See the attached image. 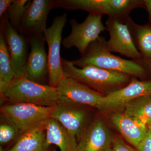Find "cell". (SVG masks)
I'll use <instances>...</instances> for the list:
<instances>
[{
    "label": "cell",
    "mask_w": 151,
    "mask_h": 151,
    "mask_svg": "<svg viewBox=\"0 0 151 151\" xmlns=\"http://www.w3.org/2000/svg\"><path fill=\"white\" fill-rule=\"evenodd\" d=\"M107 40L100 36L89 45L81 57L71 61L82 68L93 65L106 70L118 71L142 80L151 79V71L143 60H127L112 54L108 50Z\"/></svg>",
    "instance_id": "cell-1"
},
{
    "label": "cell",
    "mask_w": 151,
    "mask_h": 151,
    "mask_svg": "<svg viewBox=\"0 0 151 151\" xmlns=\"http://www.w3.org/2000/svg\"><path fill=\"white\" fill-rule=\"evenodd\" d=\"M0 96L2 105L29 103L48 107L54 106L59 100L55 87L37 83L25 76L0 85Z\"/></svg>",
    "instance_id": "cell-2"
},
{
    "label": "cell",
    "mask_w": 151,
    "mask_h": 151,
    "mask_svg": "<svg viewBox=\"0 0 151 151\" xmlns=\"http://www.w3.org/2000/svg\"><path fill=\"white\" fill-rule=\"evenodd\" d=\"M61 63L65 77L73 78L104 95L124 88L133 78L125 73L93 65L79 68L63 58Z\"/></svg>",
    "instance_id": "cell-3"
},
{
    "label": "cell",
    "mask_w": 151,
    "mask_h": 151,
    "mask_svg": "<svg viewBox=\"0 0 151 151\" xmlns=\"http://www.w3.org/2000/svg\"><path fill=\"white\" fill-rule=\"evenodd\" d=\"M81 10L89 13L106 15L108 18L126 24L135 9H145L143 0H57L52 9Z\"/></svg>",
    "instance_id": "cell-4"
},
{
    "label": "cell",
    "mask_w": 151,
    "mask_h": 151,
    "mask_svg": "<svg viewBox=\"0 0 151 151\" xmlns=\"http://www.w3.org/2000/svg\"><path fill=\"white\" fill-rule=\"evenodd\" d=\"M54 106H40L29 103L2 105L1 115L15 124L21 134L27 130L46 123L52 118Z\"/></svg>",
    "instance_id": "cell-5"
},
{
    "label": "cell",
    "mask_w": 151,
    "mask_h": 151,
    "mask_svg": "<svg viewBox=\"0 0 151 151\" xmlns=\"http://www.w3.org/2000/svg\"><path fill=\"white\" fill-rule=\"evenodd\" d=\"M67 14L64 13L53 19L50 27L44 34L45 42L48 47V85L56 87L65 78L62 66L60 50L63 30L67 22Z\"/></svg>",
    "instance_id": "cell-6"
},
{
    "label": "cell",
    "mask_w": 151,
    "mask_h": 151,
    "mask_svg": "<svg viewBox=\"0 0 151 151\" xmlns=\"http://www.w3.org/2000/svg\"><path fill=\"white\" fill-rule=\"evenodd\" d=\"M102 15L89 13L83 22L78 23L75 19L70 21L71 32L63 40L65 48L76 47L81 55L83 54L90 43L97 39L106 27L102 21Z\"/></svg>",
    "instance_id": "cell-7"
},
{
    "label": "cell",
    "mask_w": 151,
    "mask_h": 151,
    "mask_svg": "<svg viewBox=\"0 0 151 151\" xmlns=\"http://www.w3.org/2000/svg\"><path fill=\"white\" fill-rule=\"evenodd\" d=\"M88 107L89 106L59 100L54 105L52 118L58 121L75 137L78 142L89 125L88 124L89 118Z\"/></svg>",
    "instance_id": "cell-8"
},
{
    "label": "cell",
    "mask_w": 151,
    "mask_h": 151,
    "mask_svg": "<svg viewBox=\"0 0 151 151\" xmlns=\"http://www.w3.org/2000/svg\"><path fill=\"white\" fill-rule=\"evenodd\" d=\"M1 32L6 41L15 78L25 76V68L29 54V42L11 26L5 15L1 18Z\"/></svg>",
    "instance_id": "cell-9"
},
{
    "label": "cell",
    "mask_w": 151,
    "mask_h": 151,
    "mask_svg": "<svg viewBox=\"0 0 151 151\" xmlns=\"http://www.w3.org/2000/svg\"><path fill=\"white\" fill-rule=\"evenodd\" d=\"M52 4L50 0L29 1L22 18L19 33L27 39L33 35H44Z\"/></svg>",
    "instance_id": "cell-10"
},
{
    "label": "cell",
    "mask_w": 151,
    "mask_h": 151,
    "mask_svg": "<svg viewBox=\"0 0 151 151\" xmlns=\"http://www.w3.org/2000/svg\"><path fill=\"white\" fill-rule=\"evenodd\" d=\"M143 96H151V79L132 78L124 88L105 95L97 109L101 112L120 109L131 100Z\"/></svg>",
    "instance_id": "cell-11"
},
{
    "label": "cell",
    "mask_w": 151,
    "mask_h": 151,
    "mask_svg": "<svg viewBox=\"0 0 151 151\" xmlns=\"http://www.w3.org/2000/svg\"><path fill=\"white\" fill-rule=\"evenodd\" d=\"M106 30L110 38L106 42L108 50L119 53L133 60H143L142 55L136 48L127 25L108 18L105 22Z\"/></svg>",
    "instance_id": "cell-12"
},
{
    "label": "cell",
    "mask_w": 151,
    "mask_h": 151,
    "mask_svg": "<svg viewBox=\"0 0 151 151\" xmlns=\"http://www.w3.org/2000/svg\"><path fill=\"white\" fill-rule=\"evenodd\" d=\"M59 100L98 109L105 95L73 78L65 77L55 87Z\"/></svg>",
    "instance_id": "cell-13"
},
{
    "label": "cell",
    "mask_w": 151,
    "mask_h": 151,
    "mask_svg": "<svg viewBox=\"0 0 151 151\" xmlns=\"http://www.w3.org/2000/svg\"><path fill=\"white\" fill-rule=\"evenodd\" d=\"M27 40L30 51L25 68V76L35 82L43 84L47 76H48V57L45 47L44 35L32 36Z\"/></svg>",
    "instance_id": "cell-14"
},
{
    "label": "cell",
    "mask_w": 151,
    "mask_h": 151,
    "mask_svg": "<svg viewBox=\"0 0 151 151\" xmlns=\"http://www.w3.org/2000/svg\"><path fill=\"white\" fill-rule=\"evenodd\" d=\"M113 136L100 118L89 124L77 142V151H102L112 146Z\"/></svg>",
    "instance_id": "cell-15"
},
{
    "label": "cell",
    "mask_w": 151,
    "mask_h": 151,
    "mask_svg": "<svg viewBox=\"0 0 151 151\" xmlns=\"http://www.w3.org/2000/svg\"><path fill=\"white\" fill-rule=\"evenodd\" d=\"M111 122L124 139L137 148L148 131L147 126L124 112H117L111 115Z\"/></svg>",
    "instance_id": "cell-16"
},
{
    "label": "cell",
    "mask_w": 151,
    "mask_h": 151,
    "mask_svg": "<svg viewBox=\"0 0 151 151\" xmlns=\"http://www.w3.org/2000/svg\"><path fill=\"white\" fill-rule=\"evenodd\" d=\"M47 122L22 133L13 146L6 151H48L50 146L46 141Z\"/></svg>",
    "instance_id": "cell-17"
},
{
    "label": "cell",
    "mask_w": 151,
    "mask_h": 151,
    "mask_svg": "<svg viewBox=\"0 0 151 151\" xmlns=\"http://www.w3.org/2000/svg\"><path fill=\"white\" fill-rule=\"evenodd\" d=\"M126 24L130 30L136 48L151 71V24H138L131 17Z\"/></svg>",
    "instance_id": "cell-18"
},
{
    "label": "cell",
    "mask_w": 151,
    "mask_h": 151,
    "mask_svg": "<svg viewBox=\"0 0 151 151\" xmlns=\"http://www.w3.org/2000/svg\"><path fill=\"white\" fill-rule=\"evenodd\" d=\"M46 141L49 145H55L60 151H77L75 137L53 118L46 123Z\"/></svg>",
    "instance_id": "cell-19"
},
{
    "label": "cell",
    "mask_w": 151,
    "mask_h": 151,
    "mask_svg": "<svg viewBox=\"0 0 151 151\" xmlns=\"http://www.w3.org/2000/svg\"><path fill=\"white\" fill-rule=\"evenodd\" d=\"M124 112L147 127L151 126V96H143L131 100Z\"/></svg>",
    "instance_id": "cell-20"
},
{
    "label": "cell",
    "mask_w": 151,
    "mask_h": 151,
    "mask_svg": "<svg viewBox=\"0 0 151 151\" xmlns=\"http://www.w3.org/2000/svg\"><path fill=\"white\" fill-rule=\"evenodd\" d=\"M15 78L8 47L4 37L0 33V85L11 83Z\"/></svg>",
    "instance_id": "cell-21"
},
{
    "label": "cell",
    "mask_w": 151,
    "mask_h": 151,
    "mask_svg": "<svg viewBox=\"0 0 151 151\" xmlns=\"http://www.w3.org/2000/svg\"><path fill=\"white\" fill-rule=\"evenodd\" d=\"M21 135V132L15 124L5 116L1 115L0 144L5 145L15 140Z\"/></svg>",
    "instance_id": "cell-22"
},
{
    "label": "cell",
    "mask_w": 151,
    "mask_h": 151,
    "mask_svg": "<svg viewBox=\"0 0 151 151\" xmlns=\"http://www.w3.org/2000/svg\"><path fill=\"white\" fill-rule=\"evenodd\" d=\"M28 0H14L5 14L11 26L18 32Z\"/></svg>",
    "instance_id": "cell-23"
},
{
    "label": "cell",
    "mask_w": 151,
    "mask_h": 151,
    "mask_svg": "<svg viewBox=\"0 0 151 151\" xmlns=\"http://www.w3.org/2000/svg\"><path fill=\"white\" fill-rule=\"evenodd\" d=\"M112 147L114 151H138L136 148L127 145L122 138L117 136L113 137Z\"/></svg>",
    "instance_id": "cell-24"
},
{
    "label": "cell",
    "mask_w": 151,
    "mask_h": 151,
    "mask_svg": "<svg viewBox=\"0 0 151 151\" xmlns=\"http://www.w3.org/2000/svg\"><path fill=\"white\" fill-rule=\"evenodd\" d=\"M147 128V132L145 137L136 148L138 151H151V126Z\"/></svg>",
    "instance_id": "cell-25"
},
{
    "label": "cell",
    "mask_w": 151,
    "mask_h": 151,
    "mask_svg": "<svg viewBox=\"0 0 151 151\" xmlns=\"http://www.w3.org/2000/svg\"><path fill=\"white\" fill-rule=\"evenodd\" d=\"M14 0H0V17L5 14Z\"/></svg>",
    "instance_id": "cell-26"
},
{
    "label": "cell",
    "mask_w": 151,
    "mask_h": 151,
    "mask_svg": "<svg viewBox=\"0 0 151 151\" xmlns=\"http://www.w3.org/2000/svg\"><path fill=\"white\" fill-rule=\"evenodd\" d=\"M145 9L148 14L149 24H151V0H143Z\"/></svg>",
    "instance_id": "cell-27"
},
{
    "label": "cell",
    "mask_w": 151,
    "mask_h": 151,
    "mask_svg": "<svg viewBox=\"0 0 151 151\" xmlns=\"http://www.w3.org/2000/svg\"><path fill=\"white\" fill-rule=\"evenodd\" d=\"M113 151V148H112V146L111 147H109L105 149V150H103V151Z\"/></svg>",
    "instance_id": "cell-28"
}]
</instances>
